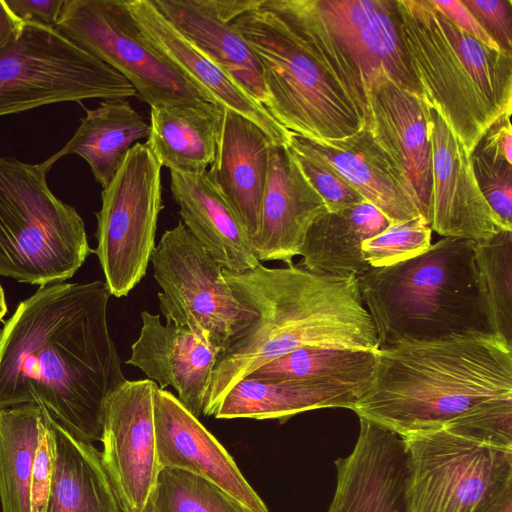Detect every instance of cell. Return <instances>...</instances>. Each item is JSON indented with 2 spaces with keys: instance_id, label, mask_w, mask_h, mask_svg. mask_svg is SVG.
Listing matches in <instances>:
<instances>
[{
  "instance_id": "cell-1",
  "label": "cell",
  "mask_w": 512,
  "mask_h": 512,
  "mask_svg": "<svg viewBox=\"0 0 512 512\" xmlns=\"http://www.w3.org/2000/svg\"><path fill=\"white\" fill-rule=\"evenodd\" d=\"M105 281L57 282L0 330V408L35 404L76 438L101 440L109 395L126 378L107 322Z\"/></svg>"
},
{
  "instance_id": "cell-2",
  "label": "cell",
  "mask_w": 512,
  "mask_h": 512,
  "mask_svg": "<svg viewBox=\"0 0 512 512\" xmlns=\"http://www.w3.org/2000/svg\"><path fill=\"white\" fill-rule=\"evenodd\" d=\"M352 410L400 437L446 428L510 443L512 346L479 332L380 348Z\"/></svg>"
},
{
  "instance_id": "cell-3",
  "label": "cell",
  "mask_w": 512,
  "mask_h": 512,
  "mask_svg": "<svg viewBox=\"0 0 512 512\" xmlns=\"http://www.w3.org/2000/svg\"><path fill=\"white\" fill-rule=\"evenodd\" d=\"M232 24L256 55L265 108L283 128L329 141L367 127L360 73L333 35L318 0H262Z\"/></svg>"
},
{
  "instance_id": "cell-4",
  "label": "cell",
  "mask_w": 512,
  "mask_h": 512,
  "mask_svg": "<svg viewBox=\"0 0 512 512\" xmlns=\"http://www.w3.org/2000/svg\"><path fill=\"white\" fill-rule=\"evenodd\" d=\"M235 297L255 318L220 351L203 415L214 412L238 381L262 365L302 347L377 352L374 323L358 278L316 274L298 265L242 273L223 268Z\"/></svg>"
},
{
  "instance_id": "cell-5",
  "label": "cell",
  "mask_w": 512,
  "mask_h": 512,
  "mask_svg": "<svg viewBox=\"0 0 512 512\" xmlns=\"http://www.w3.org/2000/svg\"><path fill=\"white\" fill-rule=\"evenodd\" d=\"M404 52L420 96L472 154L512 111V56L451 23L431 0H395Z\"/></svg>"
},
{
  "instance_id": "cell-6",
  "label": "cell",
  "mask_w": 512,
  "mask_h": 512,
  "mask_svg": "<svg viewBox=\"0 0 512 512\" xmlns=\"http://www.w3.org/2000/svg\"><path fill=\"white\" fill-rule=\"evenodd\" d=\"M378 346L493 333L475 262V241L443 237L423 253L358 277ZM494 334V333H493Z\"/></svg>"
},
{
  "instance_id": "cell-7",
  "label": "cell",
  "mask_w": 512,
  "mask_h": 512,
  "mask_svg": "<svg viewBox=\"0 0 512 512\" xmlns=\"http://www.w3.org/2000/svg\"><path fill=\"white\" fill-rule=\"evenodd\" d=\"M47 173L0 156V275L41 286L71 278L93 252L82 217L53 194Z\"/></svg>"
},
{
  "instance_id": "cell-8",
  "label": "cell",
  "mask_w": 512,
  "mask_h": 512,
  "mask_svg": "<svg viewBox=\"0 0 512 512\" xmlns=\"http://www.w3.org/2000/svg\"><path fill=\"white\" fill-rule=\"evenodd\" d=\"M401 438L406 512H491L512 495V446L446 428Z\"/></svg>"
},
{
  "instance_id": "cell-9",
  "label": "cell",
  "mask_w": 512,
  "mask_h": 512,
  "mask_svg": "<svg viewBox=\"0 0 512 512\" xmlns=\"http://www.w3.org/2000/svg\"><path fill=\"white\" fill-rule=\"evenodd\" d=\"M133 96L125 77L55 28L23 22L0 48V117L60 102Z\"/></svg>"
},
{
  "instance_id": "cell-10",
  "label": "cell",
  "mask_w": 512,
  "mask_h": 512,
  "mask_svg": "<svg viewBox=\"0 0 512 512\" xmlns=\"http://www.w3.org/2000/svg\"><path fill=\"white\" fill-rule=\"evenodd\" d=\"M150 262L166 322L189 329L220 351L255 318V311L235 297L221 264L182 221L164 232Z\"/></svg>"
},
{
  "instance_id": "cell-11",
  "label": "cell",
  "mask_w": 512,
  "mask_h": 512,
  "mask_svg": "<svg viewBox=\"0 0 512 512\" xmlns=\"http://www.w3.org/2000/svg\"><path fill=\"white\" fill-rule=\"evenodd\" d=\"M162 166L146 143H136L102 188L95 253L111 295L127 296L143 279L164 208Z\"/></svg>"
},
{
  "instance_id": "cell-12",
  "label": "cell",
  "mask_w": 512,
  "mask_h": 512,
  "mask_svg": "<svg viewBox=\"0 0 512 512\" xmlns=\"http://www.w3.org/2000/svg\"><path fill=\"white\" fill-rule=\"evenodd\" d=\"M55 29L119 72L151 108L217 104L146 44L125 0H64Z\"/></svg>"
},
{
  "instance_id": "cell-13",
  "label": "cell",
  "mask_w": 512,
  "mask_h": 512,
  "mask_svg": "<svg viewBox=\"0 0 512 512\" xmlns=\"http://www.w3.org/2000/svg\"><path fill=\"white\" fill-rule=\"evenodd\" d=\"M150 379L125 380L108 397L103 415V463L127 512H145L161 469Z\"/></svg>"
},
{
  "instance_id": "cell-14",
  "label": "cell",
  "mask_w": 512,
  "mask_h": 512,
  "mask_svg": "<svg viewBox=\"0 0 512 512\" xmlns=\"http://www.w3.org/2000/svg\"><path fill=\"white\" fill-rule=\"evenodd\" d=\"M367 129L397 168L429 222L432 114L419 94L379 72L365 85Z\"/></svg>"
},
{
  "instance_id": "cell-15",
  "label": "cell",
  "mask_w": 512,
  "mask_h": 512,
  "mask_svg": "<svg viewBox=\"0 0 512 512\" xmlns=\"http://www.w3.org/2000/svg\"><path fill=\"white\" fill-rule=\"evenodd\" d=\"M154 427L161 468H176L218 486L250 512H269L235 461L171 392L156 389Z\"/></svg>"
},
{
  "instance_id": "cell-16",
  "label": "cell",
  "mask_w": 512,
  "mask_h": 512,
  "mask_svg": "<svg viewBox=\"0 0 512 512\" xmlns=\"http://www.w3.org/2000/svg\"><path fill=\"white\" fill-rule=\"evenodd\" d=\"M432 114L429 225L443 237L483 240L504 230L482 195L471 155L439 113Z\"/></svg>"
},
{
  "instance_id": "cell-17",
  "label": "cell",
  "mask_w": 512,
  "mask_h": 512,
  "mask_svg": "<svg viewBox=\"0 0 512 512\" xmlns=\"http://www.w3.org/2000/svg\"><path fill=\"white\" fill-rule=\"evenodd\" d=\"M162 16L252 99L266 106L261 68L232 21L262 0H151ZM266 109V108H265Z\"/></svg>"
},
{
  "instance_id": "cell-18",
  "label": "cell",
  "mask_w": 512,
  "mask_h": 512,
  "mask_svg": "<svg viewBox=\"0 0 512 512\" xmlns=\"http://www.w3.org/2000/svg\"><path fill=\"white\" fill-rule=\"evenodd\" d=\"M359 420L354 449L335 462L337 483L327 512H406L409 468L403 439Z\"/></svg>"
},
{
  "instance_id": "cell-19",
  "label": "cell",
  "mask_w": 512,
  "mask_h": 512,
  "mask_svg": "<svg viewBox=\"0 0 512 512\" xmlns=\"http://www.w3.org/2000/svg\"><path fill=\"white\" fill-rule=\"evenodd\" d=\"M327 212L287 145L272 143L259 228L252 238L258 261L293 264L308 229Z\"/></svg>"
},
{
  "instance_id": "cell-20",
  "label": "cell",
  "mask_w": 512,
  "mask_h": 512,
  "mask_svg": "<svg viewBox=\"0 0 512 512\" xmlns=\"http://www.w3.org/2000/svg\"><path fill=\"white\" fill-rule=\"evenodd\" d=\"M142 327L127 364L139 368L160 389L172 386L181 404L195 417L203 415L220 350L185 327L159 315L141 312Z\"/></svg>"
},
{
  "instance_id": "cell-21",
  "label": "cell",
  "mask_w": 512,
  "mask_h": 512,
  "mask_svg": "<svg viewBox=\"0 0 512 512\" xmlns=\"http://www.w3.org/2000/svg\"><path fill=\"white\" fill-rule=\"evenodd\" d=\"M333 35L364 85L379 72L419 94L404 52L395 0H318Z\"/></svg>"
},
{
  "instance_id": "cell-22",
  "label": "cell",
  "mask_w": 512,
  "mask_h": 512,
  "mask_svg": "<svg viewBox=\"0 0 512 512\" xmlns=\"http://www.w3.org/2000/svg\"><path fill=\"white\" fill-rule=\"evenodd\" d=\"M287 146L327 164L390 223L422 215L397 168L367 128L329 141H315L290 132Z\"/></svg>"
},
{
  "instance_id": "cell-23",
  "label": "cell",
  "mask_w": 512,
  "mask_h": 512,
  "mask_svg": "<svg viewBox=\"0 0 512 512\" xmlns=\"http://www.w3.org/2000/svg\"><path fill=\"white\" fill-rule=\"evenodd\" d=\"M146 44L217 104L256 123L273 143L287 145L290 131L252 99L217 65L189 43L156 9L151 0H125Z\"/></svg>"
},
{
  "instance_id": "cell-24",
  "label": "cell",
  "mask_w": 512,
  "mask_h": 512,
  "mask_svg": "<svg viewBox=\"0 0 512 512\" xmlns=\"http://www.w3.org/2000/svg\"><path fill=\"white\" fill-rule=\"evenodd\" d=\"M272 143L256 123L223 108L216 155L208 173L251 240L259 228Z\"/></svg>"
},
{
  "instance_id": "cell-25",
  "label": "cell",
  "mask_w": 512,
  "mask_h": 512,
  "mask_svg": "<svg viewBox=\"0 0 512 512\" xmlns=\"http://www.w3.org/2000/svg\"><path fill=\"white\" fill-rule=\"evenodd\" d=\"M170 190L182 223L224 269L242 273L260 263L251 237L208 170L200 174L170 171Z\"/></svg>"
},
{
  "instance_id": "cell-26",
  "label": "cell",
  "mask_w": 512,
  "mask_h": 512,
  "mask_svg": "<svg viewBox=\"0 0 512 512\" xmlns=\"http://www.w3.org/2000/svg\"><path fill=\"white\" fill-rule=\"evenodd\" d=\"M46 423L53 478L45 512H127L101 452L69 433L47 411Z\"/></svg>"
},
{
  "instance_id": "cell-27",
  "label": "cell",
  "mask_w": 512,
  "mask_h": 512,
  "mask_svg": "<svg viewBox=\"0 0 512 512\" xmlns=\"http://www.w3.org/2000/svg\"><path fill=\"white\" fill-rule=\"evenodd\" d=\"M366 386L319 380H259L243 378L223 397L214 417L286 421L323 408L353 409Z\"/></svg>"
},
{
  "instance_id": "cell-28",
  "label": "cell",
  "mask_w": 512,
  "mask_h": 512,
  "mask_svg": "<svg viewBox=\"0 0 512 512\" xmlns=\"http://www.w3.org/2000/svg\"><path fill=\"white\" fill-rule=\"evenodd\" d=\"M390 225L386 216L364 201L320 216L308 229L297 264L316 274L359 277L371 267L363 259V241Z\"/></svg>"
},
{
  "instance_id": "cell-29",
  "label": "cell",
  "mask_w": 512,
  "mask_h": 512,
  "mask_svg": "<svg viewBox=\"0 0 512 512\" xmlns=\"http://www.w3.org/2000/svg\"><path fill=\"white\" fill-rule=\"evenodd\" d=\"M223 108L215 103L152 107L145 143L162 167L203 173L215 159Z\"/></svg>"
},
{
  "instance_id": "cell-30",
  "label": "cell",
  "mask_w": 512,
  "mask_h": 512,
  "mask_svg": "<svg viewBox=\"0 0 512 512\" xmlns=\"http://www.w3.org/2000/svg\"><path fill=\"white\" fill-rule=\"evenodd\" d=\"M80 120L71 139L41 165L49 171L60 158L78 155L104 188L128 151L140 140L148 139L150 125L125 99L104 100L97 108L87 109Z\"/></svg>"
},
{
  "instance_id": "cell-31",
  "label": "cell",
  "mask_w": 512,
  "mask_h": 512,
  "mask_svg": "<svg viewBox=\"0 0 512 512\" xmlns=\"http://www.w3.org/2000/svg\"><path fill=\"white\" fill-rule=\"evenodd\" d=\"M43 429L44 409L38 405L0 408L2 512H32V469Z\"/></svg>"
},
{
  "instance_id": "cell-32",
  "label": "cell",
  "mask_w": 512,
  "mask_h": 512,
  "mask_svg": "<svg viewBox=\"0 0 512 512\" xmlns=\"http://www.w3.org/2000/svg\"><path fill=\"white\" fill-rule=\"evenodd\" d=\"M376 354L372 351L302 347L262 365L247 377L319 380L368 387L376 366Z\"/></svg>"
},
{
  "instance_id": "cell-33",
  "label": "cell",
  "mask_w": 512,
  "mask_h": 512,
  "mask_svg": "<svg viewBox=\"0 0 512 512\" xmlns=\"http://www.w3.org/2000/svg\"><path fill=\"white\" fill-rule=\"evenodd\" d=\"M475 262L491 329L512 346V231L475 241Z\"/></svg>"
},
{
  "instance_id": "cell-34",
  "label": "cell",
  "mask_w": 512,
  "mask_h": 512,
  "mask_svg": "<svg viewBox=\"0 0 512 512\" xmlns=\"http://www.w3.org/2000/svg\"><path fill=\"white\" fill-rule=\"evenodd\" d=\"M155 512H250L206 479L176 468H161L151 499Z\"/></svg>"
},
{
  "instance_id": "cell-35",
  "label": "cell",
  "mask_w": 512,
  "mask_h": 512,
  "mask_svg": "<svg viewBox=\"0 0 512 512\" xmlns=\"http://www.w3.org/2000/svg\"><path fill=\"white\" fill-rule=\"evenodd\" d=\"M431 234L429 222L422 215L390 223L385 230L363 241V259L371 268L395 265L427 250L431 245Z\"/></svg>"
},
{
  "instance_id": "cell-36",
  "label": "cell",
  "mask_w": 512,
  "mask_h": 512,
  "mask_svg": "<svg viewBox=\"0 0 512 512\" xmlns=\"http://www.w3.org/2000/svg\"><path fill=\"white\" fill-rule=\"evenodd\" d=\"M471 161L482 195L502 228L512 231V164L493 160L475 148Z\"/></svg>"
},
{
  "instance_id": "cell-37",
  "label": "cell",
  "mask_w": 512,
  "mask_h": 512,
  "mask_svg": "<svg viewBox=\"0 0 512 512\" xmlns=\"http://www.w3.org/2000/svg\"><path fill=\"white\" fill-rule=\"evenodd\" d=\"M288 149L306 179L323 199L328 212L347 209L365 201L351 185L327 164L303 152L289 147Z\"/></svg>"
},
{
  "instance_id": "cell-38",
  "label": "cell",
  "mask_w": 512,
  "mask_h": 512,
  "mask_svg": "<svg viewBox=\"0 0 512 512\" xmlns=\"http://www.w3.org/2000/svg\"><path fill=\"white\" fill-rule=\"evenodd\" d=\"M501 51L512 56V1L463 0Z\"/></svg>"
},
{
  "instance_id": "cell-39",
  "label": "cell",
  "mask_w": 512,
  "mask_h": 512,
  "mask_svg": "<svg viewBox=\"0 0 512 512\" xmlns=\"http://www.w3.org/2000/svg\"><path fill=\"white\" fill-rule=\"evenodd\" d=\"M53 478V454L44 410V429L35 453L31 479V510L45 512Z\"/></svg>"
},
{
  "instance_id": "cell-40",
  "label": "cell",
  "mask_w": 512,
  "mask_h": 512,
  "mask_svg": "<svg viewBox=\"0 0 512 512\" xmlns=\"http://www.w3.org/2000/svg\"><path fill=\"white\" fill-rule=\"evenodd\" d=\"M431 2L457 28L490 49L501 51L462 1L431 0Z\"/></svg>"
},
{
  "instance_id": "cell-41",
  "label": "cell",
  "mask_w": 512,
  "mask_h": 512,
  "mask_svg": "<svg viewBox=\"0 0 512 512\" xmlns=\"http://www.w3.org/2000/svg\"><path fill=\"white\" fill-rule=\"evenodd\" d=\"M512 111L502 114L486 131L476 149L485 156L512 164Z\"/></svg>"
},
{
  "instance_id": "cell-42",
  "label": "cell",
  "mask_w": 512,
  "mask_h": 512,
  "mask_svg": "<svg viewBox=\"0 0 512 512\" xmlns=\"http://www.w3.org/2000/svg\"><path fill=\"white\" fill-rule=\"evenodd\" d=\"M9 10L21 22L55 28L64 0H4Z\"/></svg>"
},
{
  "instance_id": "cell-43",
  "label": "cell",
  "mask_w": 512,
  "mask_h": 512,
  "mask_svg": "<svg viewBox=\"0 0 512 512\" xmlns=\"http://www.w3.org/2000/svg\"><path fill=\"white\" fill-rule=\"evenodd\" d=\"M23 22L9 10L4 0H0V48L20 29Z\"/></svg>"
},
{
  "instance_id": "cell-44",
  "label": "cell",
  "mask_w": 512,
  "mask_h": 512,
  "mask_svg": "<svg viewBox=\"0 0 512 512\" xmlns=\"http://www.w3.org/2000/svg\"><path fill=\"white\" fill-rule=\"evenodd\" d=\"M491 512H512V495L504 499Z\"/></svg>"
},
{
  "instance_id": "cell-45",
  "label": "cell",
  "mask_w": 512,
  "mask_h": 512,
  "mask_svg": "<svg viewBox=\"0 0 512 512\" xmlns=\"http://www.w3.org/2000/svg\"><path fill=\"white\" fill-rule=\"evenodd\" d=\"M6 312H7V305H6L5 295H4L3 288L0 284V321L3 318V316H5Z\"/></svg>"
},
{
  "instance_id": "cell-46",
  "label": "cell",
  "mask_w": 512,
  "mask_h": 512,
  "mask_svg": "<svg viewBox=\"0 0 512 512\" xmlns=\"http://www.w3.org/2000/svg\"><path fill=\"white\" fill-rule=\"evenodd\" d=\"M145 512H155L152 508V505L150 504V506L147 508V510Z\"/></svg>"
}]
</instances>
